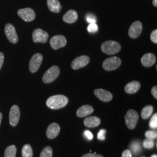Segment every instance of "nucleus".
I'll return each mask as SVG.
<instances>
[{
	"label": "nucleus",
	"instance_id": "25",
	"mask_svg": "<svg viewBox=\"0 0 157 157\" xmlns=\"http://www.w3.org/2000/svg\"><path fill=\"white\" fill-rule=\"evenodd\" d=\"M23 157H33V150L30 145L25 144L23 147L22 151Z\"/></svg>",
	"mask_w": 157,
	"mask_h": 157
},
{
	"label": "nucleus",
	"instance_id": "38",
	"mask_svg": "<svg viewBox=\"0 0 157 157\" xmlns=\"http://www.w3.org/2000/svg\"><path fill=\"white\" fill-rule=\"evenodd\" d=\"M151 93L153 95V96L157 99V87L155 86H154L151 89Z\"/></svg>",
	"mask_w": 157,
	"mask_h": 157
},
{
	"label": "nucleus",
	"instance_id": "42",
	"mask_svg": "<svg viewBox=\"0 0 157 157\" xmlns=\"http://www.w3.org/2000/svg\"></svg>",
	"mask_w": 157,
	"mask_h": 157
},
{
	"label": "nucleus",
	"instance_id": "27",
	"mask_svg": "<svg viewBox=\"0 0 157 157\" xmlns=\"http://www.w3.org/2000/svg\"><path fill=\"white\" fill-rule=\"evenodd\" d=\"M155 145L154 143V139H146V140H144L143 142V146L144 147V148H147V149H151Z\"/></svg>",
	"mask_w": 157,
	"mask_h": 157
},
{
	"label": "nucleus",
	"instance_id": "10",
	"mask_svg": "<svg viewBox=\"0 0 157 157\" xmlns=\"http://www.w3.org/2000/svg\"><path fill=\"white\" fill-rule=\"evenodd\" d=\"M5 33L7 39L12 43L16 44L18 41V37L15 28L11 23H7L6 25Z\"/></svg>",
	"mask_w": 157,
	"mask_h": 157
},
{
	"label": "nucleus",
	"instance_id": "39",
	"mask_svg": "<svg viewBox=\"0 0 157 157\" xmlns=\"http://www.w3.org/2000/svg\"><path fill=\"white\" fill-rule=\"evenodd\" d=\"M152 4L155 7L157 6V0H153L152 1Z\"/></svg>",
	"mask_w": 157,
	"mask_h": 157
},
{
	"label": "nucleus",
	"instance_id": "15",
	"mask_svg": "<svg viewBox=\"0 0 157 157\" xmlns=\"http://www.w3.org/2000/svg\"><path fill=\"white\" fill-rule=\"evenodd\" d=\"M60 132V126L56 123L50 124L47 129L46 135L48 139H53L58 136Z\"/></svg>",
	"mask_w": 157,
	"mask_h": 157
},
{
	"label": "nucleus",
	"instance_id": "16",
	"mask_svg": "<svg viewBox=\"0 0 157 157\" xmlns=\"http://www.w3.org/2000/svg\"><path fill=\"white\" fill-rule=\"evenodd\" d=\"M156 61V57L152 53H147L144 55L141 59L142 65L146 67L152 66Z\"/></svg>",
	"mask_w": 157,
	"mask_h": 157
},
{
	"label": "nucleus",
	"instance_id": "36",
	"mask_svg": "<svg viewBox=\"0 0 157 157\" xmlns=\"http://www.w3.org/2000/svg\"><path fill=\"white\" fill-rule=\"evenodd\" d=\"M82 157H104L102 155H100V154H93V153H88L84 155H83Z\"/></svg>",
	"mask_w": 157,
	"mask_h": 157
},
{
	"label": "nucleus",
	"instance_id": "1",
	"mask_svg": "<svg viewBox=\"0 0 157 157\" xmlns=\"http://www.w3.org/2000/svg\"><path fill=\"white\" fill-rule=\"evenodd\" d=\"M68 103V98L63 95H52L46 101L47 106L52 109H58L65 107Z\"/></svg>",
	"mask_w": 157,
	"mask_h": 157
},
{
	"label": "nucleus",
	"instance_id": "30",
	"mask_svg": "<svg viewBox=\"0 0 157 157\" xmlns=\"http://www.w3.org/2000/svg\"><path fill=\"white\" fill-rule=\"evenodd\" d=\"M145 136L148 139H157V133L156 131H152V130H148L145 133Z\"/></svg>",
	"mask_w": 157,
	"mask_h": 157
},
{
	"label": "nucleus",
	"instance_id": "32",
	"mask_svg": "<svg viewBox=\"0 0 157 157\" xmlns=\"http://www.w3.org/2000/svg\"><path fill=\"white\" fill-rule=\"evenodd\" d=\"M106 130L105 129H101L97 135V139L100 140H104L105 139V134H106Z\"/></svg>",
	"mask_w": 157,
	"mask_h": 157
},
{
	"label": "nucleus",
	"instance_id": "20",
	"mask_svg": "<svg viewBox=\"0 0 157 157\" xmlns=\"http://www.w3.org/2000/svg\"><path fill=\"white\" fill-rule=\"evenodd\" d=\"M47 3L48 9L52 12L59 13L62 9V6L58 0H47Z\"/></svg>",
	"mask_w": 157,
	"mask_h": 157
},
{
	"label": "nucleus",
	"instance_id": "33",
	"mask_svg": "<svg viewBox=\"0 0 157 157\" xmlns=\"http://www.w3.org/2000/svg\"><path fill=\"white\" fill-rule=\"evenodd\" d=\"M150 39L152 41V42H153L155 44L157 43V30L155 29L154 30H153L150 35Z\"/></svg>",
	"mask_w": 157,
	"mask_h": 157
},
{
	"label": "nucleus",
	"instance_id": "29",
	"mask_svg": "<svg viewBox=\"0 0 157 157\" xmlns=\"http://www.w3.org/2000/svg\"><path fill=\"white\" fill-rule=\"evenodd\" d=\"M98 30V25L95 23H90L87 27V31L90 33H95Z\"/></svg>",
	"mask_w": 157,
	"mask_h": 157
},
{
	"label": "nucleus",
	"instance_id": "14",
	"mask_svg": "<svg viewBox=\"0 0 157 157\" xmlns=\"http://www.w3.org/2000/svg\"><path fill=\"white\" fill-rule=\"evenodd\" d=\"M94 93L99 100L104 102H109L113 98L112 94L109 91L104 89H96L94 90Z\"/></svg>",
	"mask_w": 157,
	"mask_h": 157
},
{
	"label": "nucleus",
	"instance_id": "3",
	"mask_svg": "<svg viewBox=\"0 0 157 157\" xmlns=\"http://www.w3.org/2000/svg\"><path fill=\"white\" fill-rule=\"evenodd\" d=\"M60 73V69L57 66H52L50 67L44 74L43 81L45 83H50L56 79Z\"/></svg>",
	"mask_w": 157,
	"mask_h": 157
},
{
	"label": "nucleus",
	"instance_id": "8",
	"mask_svg": "<svg viewBox=\"0 0 157 157\" xmlns=\"http://www.w3.org/2000/svg\"><path fill=\"white\" fill-rule=\"evenodd\" d=\"M67 41L65 37L62 35H56L53 36L50 41L51 47L54 50H58L65 47L67 44Z\"/></svg>",
	"mask_w": 157,
	"mask_h": 157
},
{
	"label": "nucleus",
	"instance_id": "9",
	"mask_svg": "<svg viewBox=\"0 0 157 157\" xmlns=\"http://www.w3.org/2000/svg\"><path fill=\"white\" fill-rule=\"evenodd\" d=\"M33 41L34 43H45L48 39L49 35L47 32L41 29H35L32 34Z\"/></svg>",
	"mask_w": 157,
	"mask_h": 157
},
{
	"label": "nucleus",
	"instance_id": "19",
	"mask_svg": "<svg viewBox=\"0 0 157 157\" xmlns=\"http://www.w3.org/2000/svg\"><path fill=\"white\" fill-rule=\"evenodd\" d=\"M94 111L93 108L89 105H84L80 107L76 112V115L78 117L83 118L91 114Z\"/></svg>",
	"mask_w": 157,
	"mask_h": 157
},
{
	"label": "nucleus",
	"instance_id": "4",
	"mask_svg": "<svg viewBox=\"0 0 157 157\" xmlns=\"http://www.w3.org/2000/svg\"><path fill=\"white\" fill-rule=\"evenodd\" d=\"M139 114L133 109L129 110L125 115V123L129 129H135L139 120Z\"/></svg>",
	"mask_w": 157,
	"mask_h": 157
},
{
	"label": "nucleus",
	"instance_id": "6",
	"mask_svg": "<svg viewBox=\"0 0 157 157\" xmlns=\"http://www.w3.org/2000/svg\"><path fill=\"white\" fill-rule=\"evenodd\" d=\"M43 56L40 53L35 54L32 56L29 65L30 72L35 73L39 70L43 61Z\"/></svg>",
	"mask_w": 157,
	"mask_h": 157
},
{
	"label": "nucleus",
	"instance_id": "35",
	"mask_svg": "<svg viewBox=\"0 0 157 157\" xmlns=\"http://www.w3.org/2000/svg\"><path fill=\"white\" fill-rule=\"evenodd\" d=\"M122 157H132V154L129 150H126L122 152Z\"/></svg>",
	"mask_w": 157,
	"mask_h": 157
},
{
	"label": "nucleus",
	"instance_id": "22",
	"mask_svg": "<svg viewBox=\"0 0 157 157\" xmlns=\"http://www.w3.org/2000/svg\"><path fill=\"white\" fill-rule=\"evenodd\" d=\"M132 154H133L135 156L138 155L141 151V146L139 141H134L130 144V150Z\"/></svg>",
	"mask_w": 157,
	"mask_h": 157
},
{
	"label": "nucleus",
	"instance_id": "7",
	"mask_svg": "<svg viewBox=\"0 0 157 157\" xmlns=\"http://www.w3.org/2000/svg\"><path fill=\"white\" fill-rule=\"evenodd\" d=\"M17 15L25 22H32L36 17V13L30 8L21 9L17 11Z\"/></svg>",
	"mask_w": 157,
	"mask_h": 157
},
{
	"label": "nucleus",
	"instance_id": "21",
	"mask_svg": "<svg viewBox=\"0 0 157 157\" xmlns=\"http://www.w3.org/2000/svg\"><path fill=\"white\" fill-rule=\"evenodd\" d=\"M101 123L100 119L97 117H90L84 120V125L88 128H95L100 125Z\"/></svg>",
	"mask_w": 157,
	"mask_h": 157
},
{
	"label": "nucleus",
	"instance_id": "24",
	"mask_svg": "<svg viewBox=\"0 0 157 157\" xmlns=\"http://www.w3.org/2000/svg\"><path fill=\"white\" fill-rule=\"evenodd\" d=\"M17 147L14 145L8 146L4 152L5 157H15L17 154Z\"/></svg>",
	"mask_w": 157,
	"mask_h": 157
},
{
	"label": "nucleus",
	"instance_id": "12",
	"mask_svg": "<svg viewBox=\"0 0 157 157\" xmlns=\"http://www.w3.org/2000/svg\"><path fill=\"white\" fill-rule=\"evenodd\" d=\"M143 26L140 21H136L133 23L129 29V36L132 39L137 38L142 32Z\"/></svg>",
	"mask_w": 157,
	"mask_h": 157
},
{
	"label": "nucleus",
	"instance_id": "31",
	"mask_svg": "<svg viewBox=\"0 0 157 157\" xmlns=\"http://www.w3.org/2000/svg\"><path fill=\"white\" fill-rule=\"evenodd\" d=\"M86 19L87 22L89 23V24L90 23H95L97 21V19H96L95 15H94L91 13L87 14L86 17Z\"/></svg>",
	"mask_w": 157,
	"mask_h": 157
},
{
	"label": "nucleus",
	"instance_id": "37",
	"mask_svg": "<svg viewBox=\"0 0 157 157\" xmlns=\"http://www.w3.org/2000/svg\"><path fill=\"white\" fill-rule=\"evenodd\" d=\"M4 61V55L2 52H0V69L2 67Z\"/></svg>",
	"mask_w": 157,
	"mask_h": 157
},
{
	"label": "nucleus",
	"instance_id": "11",
	"mask_svg": "<svg viewBox=\"0 0 157 157\" xmlns=\"http://www.w3.org/2000/svg\"><path fill=\"white\" fill-rule=\"evenodd\" d=\"M90 62V58L87 56H82L76 58L71 63V67L78 70L86 66Z\"/></svg>",
	"mask_w": 157,
	"mask_h": 157
},
{
	"label": "nucleus",
	"instance_id": "17",
	"mask_svg": "<svg viewBox=\"0 0 157 157\" xmlns=\"http://www.w3.org/2000/svg\"><path fill=\"white\" fill-rule=\"evenodd\" d=\"M78 19V15L76 11L71 10L63 15V21L67 23H73Z\"/></svg>",
	"mask_w": 157,
	"mask_h": 157
},
{
	"label": "nucleus",
	"instance_id": "18",
	"mask_svg": "<svg viewBox=\"0 0 157 157\" xmlns=\"http://www.w3.org/2000/svg\"><path fill=\"white\" fill-rule=\"evenodd\" d=\"M140 86V82L137 81H132L125 86L124 91L128 94H134L139 90Z\"/></svg>",
	"mask_w": 157,
	"mask_h": 157
},
{
	"label": "nucleus",
	"instance_id": "5",
	"mask_svg": "<svg viewBox=\"0 0 157 157\" xmlns=\"http://www.w3.org/2000/svg\"><path fill=\"white\" fill-rule=\"evenodd\" d=\"M121 59L118 57H110L103 62L102 67L105 71H111L118 69L121 66Z\"/></svg>",
	"mask_w": 157,
	"mask_h": 157
},
{
	"label": "nucleus",
	"instance_id": "13",
	"mask_svg": "<svg viewBox=\"0 0 157 157\" xmlns=\"http://www.w3.org/2000/svg\"><path fill=\"white\" fill-rule=\"evenodd\" d=\"M10 123L12 126H16L20 118V109L17 105H13L10 112Z\"/></svg>",
	"mask_w": 157,
	"mask_h": 157
},
{
	"label": "nucleus",
	"instance_id": "40",
	"mask_svg": "<svg viewBox=\"0 0 157 157\" xmlns=\"http://www.w3.org/2000/svg\"><path fill=\"white\" fill-rule=\"evenodd\" d=\"M2 119V115L1 112H0V124H1V123Z\"/></svg>",
	"mask_w": 157,
	"mask_h": 157
},
{
	"label": "nucleus",
	"instance_id": "28",
	"mask_svg": "<svg viewBox=\"0 0 157 157\" xmlns=\"http://www.w3.org/2000/svg\"><path fill=\"white\" fill-rule=\"evenodd\" d=\"M150 127L152 129H157V113H155L152 115L150 121Z\"/></svg>",
	"mask_w": 157,
	"mask_h": 157
},
{
	"label": "nucleus",
	"instance_id": "34",
	"mask_svg": "<svg viewBox=\"0 0 157 157\" xmlns=\"http://www.w3.org/2000/svg\"><path fill=\"white\" fill-rule=\"evenodd\" d=\"M84 136L88 139V140H92L93 139V135L92 133L89 130H85L84 132Z\"/></svg>",
	"mask_w": 157,
	"mask_h": 157
},
{
	"label": "nucleus",
	"instance_id": "26",
	"mask_svg": "<svg viewBox=\"0 0 157 157\" xmlns=\"http://www.w3.org/2000/svg\"><path fill=\"white\" fill-rule=\"evenodd\" d=\"M40 157H52V149L50 146L45 147L40 154Z\"/></svg>",
	"mask_w": 157,
	"mask_h": 157
},
{
	"label": "nucleus",
	"instance_id": "23",
	"mask_svg": "<svg viewBox=\"0 0 157 157\" xmlns=\"http://www.w3.org/2000/svg\"><path fill=\"white\" fill-rule=\"evenodd\" d=\"M154 111V107L152 105H147L143 108L141 111V116L144 119H147L151 116L152 113Z\"/></svg>",
	"mask_w": 157,
	"mask_h": 157
},
{
	"label": "nucleus",
	"instance_id": "2",
	"mask_svg": "<svg viewBox=\"0 0 157 157\" xmlns=\"http://www.w3.org/2000/svg\"><path fill=\"white\" fill-rule=\"evenodd\" d=\"M101 51L108 55H114L121 50V46L118 42L113 40L105 41L101 46Z\"/></svg>",
	"mask_w": 157,
	"mask_h": 157
},
{
	"label": "nucleus",
	"instance_id": "41",
	"mask_svg": "<svg viewBox=\"0 0 157 157\" xmlns=\"http://www.w3.org/2000/svg\"><path fill=\"white\" fill-rule=\"evenodd\" d=\"M151 157H157V155L156 154H154V155H152Z\"/></svg>",
	"mask_w": 157,
	"mask_h": 157
}]
</instances>
